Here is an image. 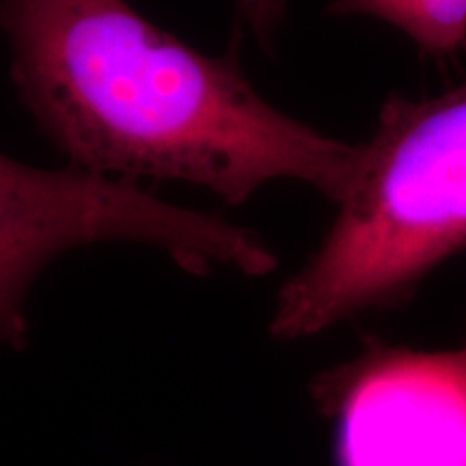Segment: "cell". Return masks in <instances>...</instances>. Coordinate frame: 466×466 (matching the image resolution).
Wrapping results in <instances>:
<instances>
[{"label":"cell","mask_w":466,"mask_h":466,"mask_svg":"<svg viewBox=\"0 0 466 466\" xmlns=\"http://www.w3.org/2000/svg\"><path fill=\"white\" fill-rule=\"evenodd\" d=\"M311 395L333 421L335 466H466V339L423 352L367 337Z\"/></svg>","instance_id":"obj_4"},{"label":"cell","mask_w":466,"mask_h":466,"mask_svg":"<svg viewBox=\"0 0 466 466\" xmlns=\"http://www.w3.org/2000/svg\"><path fill=\"white\" fill-rule=\"evenodd\" d=\"M238 17L264 50H272L285 17V0H236Z\"/></svg>","instance_id":"obj_6"},{"label":"cell","mask_w":466,"mask_h":466,"mask_svg":"<svg viewBox=\"0 0 466 466\" xmlns=\"http://www.w3.org/2000/svg\"><path fill=\"white\" fill-rule=\"evenodd\" d=\"M337 208L316 253L279 289V339L406 305L430 272L464 253L466 83L425 100L389 97Z\"/></svg>","instance_id":"obj_2"},{"label":"cell","mask_w":466,"mask_h":466,"mask_svg":"<svg viewBox=\"0 0 466 466\" xmlns=\"http://www.w3.org/2000/svg\"><path fill=\"white\" fill-rule=\"evenodd\" d=\"M97 242L149 244L197 277L214 266L247 277L277 268V255L247 227L162 201L134 182L69 167L44 171L0 154V346H26V296L44 268Z\"/></svg>","instance_id":"obj_3"},{"label":"cell","mask_w":466,"mask_h":466,"mask_svg":"<svg viewBox=\"0 0 466 466\" xmlns=\"http://www.w3.org/2000/svg\"><path fill=\"white\" fill-rule=\"evenodd\" d=\"M11 78L74 171L201 186L242 206L272 179L341 203L360 145L268 104L238 52L208 56L126 0H3Z\"/></svg>","instance_id":"obj_1"},{"label":"cell","mask_w":466,"mask_h":466,"mask_svg":"<svg viewBox=\"0 0 466 466\" xmlns=\"http://www.w3.org/2000/svg\"><path fill=\"white\" fill-rule=\"evenodd\" d=\"M330 15H365L404 33L428 58L466 50V0H330Z\"/></svg>","instance_id":"obj_5"}]
</instances>
